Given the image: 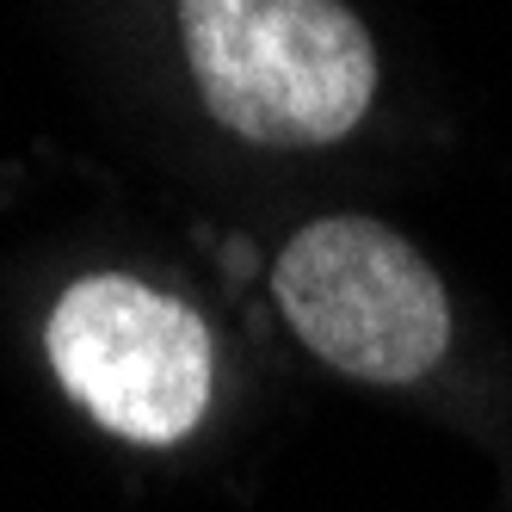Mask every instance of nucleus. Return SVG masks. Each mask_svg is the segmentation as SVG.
<instances>
[{"instance_id":"f257e3e1","label":"nucleus","mask_w":512,"mask_h":512,"mask_svg":"<svg viewBox=\"0 0 512 512\" xmlns=\"http://www.w3.org/2000/svg\"><path fill=\"white\" fill-rule=\"evenodd\" d=\"M192 81L216 124L266 149L340 142L377 93V44L346 0H179Z\"/></svg>"},{"instance_id":"f03ea898","label":"nucleus","mask_w":512,"mask_h":512,"mask_svg":"<svg viewBox=\"0 0 512 512\" xmlns=\"http://www.w3.org/2000/svg\"><path fill=\"white\" fill-rule=\"evenodd\" d=\"M278 309L315 358L364 383H414L451 346L438 272L371 216H321L272 266Z\"/></svg>"},{"instance_id":"7ed1b4c3","label":"nucleus","mask_w":512,"mask_h":512,"mask_svg":"<svg viewBox=\"0 0 512 512\" xmlns=\"http://www.w3.org/2000/svg\"><path fill=\"white\" fill-rule=\"evenodd\" d=\"M50 364L81 408L136 445H173L204 420L210 334L167 290L99 272L62 290L50 315Z\"/></svg>"}]
</instances>
